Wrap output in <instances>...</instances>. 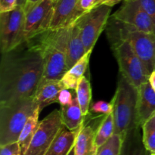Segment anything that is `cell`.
Wrapping results in <instances>:
<instances>
[{
  "instance_id": "cell-20",
  "label": "cell",
  "mask_w": 155,
  "mask_h": 155,
  "mask_svg": "<svg viewBox=\"0 0 155 155\" xmlns=\"http://www.w3.org/2000/svg\"><path fill=\"white\" fill-rule=\"evenodd\" d=\"M63 124L68 130L71 131H77L83 125L85 117L82 113L81 107L79 104L77 97L74 98L72 103L69 105L61 106Z\"/></svg>"
},
{
  "instance_id": "cell-8",
  "label": "cell",
  "mask_w": 155,
  "mask_h": 155,
  "mask_svg": "<svg viewBox=\"0 0 155 155\" xmlns=\"http://www.w3.org/2000/svg\"><path fill=\"white\" fill-rule=\"evenodd\" d=\"M111 7L101 5L82 15L74 24L79 27L86 52L93 49L110 18Z\"/></svg>"
},
{
  "instance_id": "cell-34",
  "label": "cell",
  "mask_w": 155,
  "mask_h": 155,
  "mask_svg": "<svg viewBox=\"0 0 155 155\" xmlns=\"http://www.w3.org/2000/svg\"><path fill=\"white\" fill-rule=\"evenodd\" d=\"M121 1H122V0H107V1L104 2L102 5H106L110 6V7L112 8L114 5L120 2Z\"/></svg>"
},
{
  "instance_id": "cell-37",
  "label": "cell",
  "mask_w": 155,
  "mask_h": 155,
  "mask_svg": "<svg viewBox=\"0 0 155 155\" xmlns=\"http://www.w3.org/2000/svg\"><path fill=\"white\" fill-rule=\"evenodd\" d=\"M68 155H75V153H74V148H72V150H71V152L69 153V154Z\"/></svg>"
},
{
  "instance_id": "cell-15",
  "label": "cell",
  "mask_w": 155,
  "mask_h": 155,
  "mask_svg": "<svg viewBox=\"0 0 155 155\" xmlns=\"http://www.w3.org/2000/svg\"><path fill=\"white\" fill-rule=\"evenodd\" d=\"M77 3L78 0H58L54 4L50 30L70 27Z\"/></svg>"
},
{
  "instance_id": "cell-26",
  "label": "cell",
  "mask_w": 155,
  "mask_h": 155,
  "mask_svg": "<svg viewBox=\"0 0 155 155\" xmlns=\"http://www.w3.org/2000/svg\"><path fill=\"white\" fill-rule=\"evenodd\" d=\"M95 5H96V0H78L76 11L71 21V25L74 24L82 15L94 8L95 7Z\"/></svg>"
},
{
  "instance_id": "cell-17",
  "label": "cell",
  "mask_w": 155,
  "mask_h": 155,
  "mask_svg": "<svg viewBox=\"0 0 155 155\" xmlns=\"http://www.w3.org/2000/svg\"><path fill=\"white\" fill-rule=\"evenodd\" d=\"M80 130L77 131H71L64 126L54 138L45 155L69 154L74 148L76 138Z\"/></svg>"
},
{
  "instance_id": "cell-19",
  "label": "cell",
  "mask_w": 155,
  "mask_h": 155,
  "mask_svg": "<svg viewBox=\"0 0 155 155\" xmlns=\"http://www.w3.org/2000/svg\"><path fill=\"white\" fill-rule=\"evenodd\" d=\"M92 51V50L87 51L80 61H78L72 68H70L65 73L61 80V82L63 84L64 89L76 90L79 82L84 76V74L89 66Z\"/></svg>"
},
{
  "instance_id": "cell-18",
  "label": "cell",
  "mask_w": 155,
  "mask_h": 155,
  "mask_svg": "<svg viewBox=\"0 0 155 155\" xmlns=\"http://www.w3.org/2000/svg\"><path fill=\"white\" fill-rule=\"evenodd\" d=\"M142 127L132 129L124 136L120 155H151L146 149L142 140Z\"/></svg>"
},
{
  "instance_id": "cell-9",
  "label": "cell",
  "mask_w": 155,
  "mask_h": 155,
  "mask_svg": "<svg viewBox=\"0 0 155 155\" xmlns=\"http://www.w3.org/2000/svg\"><path fill=\"white\" fill-rule=\"evenodd\" d=\"M64 127L61 110H53L39 122L24 155H45L54 138Z\"/></svg>"
},
{
  "instance_id": "cell-1",
  "label": "cell",
  "mask_w": 155,
  "mask_h": 155,
  "mask_svg": "<svg viewBox=\"0 0 155 155\" xmlns=\"http://www.w3.org/2000/svg\"><path fill=\"white\" fill-rule=\"evenodd\" d=\"M42 73L43 58L37 37L2 54L0 104L34 96Z\"/></svg>"
},
{
  "instance_id": "cell-21",
  "label": "cell",
  "mask_w": 155,
  "mask_h": 155,
  "mask_svg": "<svg viewBox=\"0 0 155 155\" xmlns=\"http://www.w3.org/2000/svg\"><path fill=\"white\" fill-rule=\"evenodd\" d=\"M40 111V109L38 107L33 112V114L28 118L22 131H21L19 139H18V143H19L20 148H21V155L25 154L26 151L28 149L29 145L31 142L32 139L37 130L39 124V116Z\"/></svg>"
},
{
  "instance_id": "cell-25",
  "label": "cell",
  "mask_w": 155,
  "mask_h": 155,
  "mask_svg": "<svg viewBox=\"0 0 155 155\" xmlns=\"http://www.w3.org/2000/svg\"><path fill=\"white\" fill-rule=\"evenodd\" d=\"M123 140L122 136L114 134L104 145L98 147L96 155H120Z\"/></svg>"
},
{
  "instance_id": "cell-33",
  "label": "cell",
  "mask_w": 155,
  "mask_h": 155,
  "mask_svg": "<svg viewBox=\"0 0 155 155\" xmlns=\"http://www.w3.org/2000/svg\"><path fill=\"white\" fill-rule=\"evenodd\" d=\"M39 1H40V0H27L25 6H24V11H25V12H27V11L29 10V9H30L32 6L34 5L35 4H36V3Z\"/></svg>"
},
{
  "instance_id": "cell-35",
  "label": "cell",
  "mask_w": 155,
  "mask_h": 155,
  "mask_svg": "<svg viewBox=\"0 0 155 155\" xmlns=\"http://www.w3.org/2000/svg\"><path fill=\"white\" fill-rule=\"evenodd\" d=\"M27 2V0H18V5L22 6V7L24 8Z\"/></svg>"
},
{
  "instance_id": "cell-5",
  "label": "cell",
  "mask_w": 155,
  "mask_h": 155,
  "mask_svg": "<svg viewBox=\"0 0 155 155\" xmlns=\"http://www.w3.org/2000/svg\"><path fill=\"white\" fill-rule=\"evenodd\" d=\"M107 27V37H117L130 44L151 74L155 68V34L145 33L110 17Z\"/></svg>"
},
{
  "instance_id": "cell-36",
  "label": "cell",
  "mask_w": 155,
  "mask_h": 155,
  "mask_svg": "<svg viewBox=\"0 0 155 155\" xmlns=\"http://www.w3.org/2000/svg\"><path fill=\"white\" fill-rule=\"evenodd\" d=\"M105 1H107V0H100V1H99V2H98V5H96V6H98V5H102V4H103V3H104V2H105ZM96 6H95V7H96Z\"/></svg>"
},
{
  "instance_id": "cell-39",
  "label": "cell",
  "mask_w": 155,
  "mask_h": 155,
  "mask_svg": "<svg viewBox=\"0 0 155 155\" xmlns=\"http://www.w3.org/2000/svg\"><path fill=\"white\" fill-rule=\"evenodd\" d=\"M54 2H57V1H58V0H54Z\"/></svg>"
},
{
  "instance_id": "cell-6",
  "label": "cell",
  "mask_w": 155,
  "mask_h": 155,
  "mask_svg": "<svg viewBox=\"0 0 155 155\" xmlns=\"http://www.w3.org/2000/svg\"><path fill=\"white\" fill-rule=\"evenodd\" d=\"M110 47L119 66L120 74L136 88L148 81L150 73L127 41L109 36Z\"/></svg>"
},
{
  "instance_id": "cell-38",
  "label": "cell",
  "mask_w": 155,
  "mask_h": 155,
  "mask_svg": "<svg viewBox=\"0 0 155 155\" xmlns=\"http://www.w3.org/2000/svg\"><path fill=\"white\" fill-rule=\"evenodd\" d=\"M99 1H100V0H96V5H95V6H96L97 5H98V3L99 2Z\"/></svg>"
},
{
  "instance_id": "cell-13",
  "label": "cell",
  "mask_w": 155,
  "mask_h": 155,
  "mask_svg": "<svg viewBox=\"0 0 155 155\" xmlns=\"http://www.w3.org/2000/svg\"><path fill=\"white\" fill-rule=\"evenodd\" d=\"M64 89L61 80H47L39 83L33 98L40 110L53 103H58L59 94Z\"/></svg>"
},
{
  "instance_id": "cell-11",
  "label": "cell",
  "mask_w": 155,
  "mask_h": 155,
  "mask_svg": "<svg viewBox=\"0 0 155 155\" xmlns=\"http://www.w3.org/2000/svg\"><path fill=\"white\" fill-rule=\"evenodd\" d=\"M111 17L141 31L155 34L154 23L139 0H124L121 7Z\"/></svg>"
},
{
  "instance_id": "cell-27",
  "label": "cell",
  "mask_w": 155,
  "mask_h": 155,
  "mask_svg": "<svg viewBox=\"0 0 155 155\" xmlns=\"http://www.w3.org/2000/svg\"><path fill=\"white\" fill-rule=\"evenodd\" d=\"M91 110L94 113L107 115L109 114L113 113L114 107L112 103L106 102L104 101H98L92 104Z\"/></svg>"
},
{
  "instance_id": "cell-40",
  "label": "cell",
  "mask_w": 155,
  "mask_h": 155,
  "mask_svg": "<svg viewBox=\"0 0 155 155\" xmlns=\"http://www.w3.org/2000/svg\"><path fill=\"white\" fill-rule=\"evenodd\" d=\"M151 155H155V154H151Z\"/></svg>"
},
{
  "instance_id": "cell-22",
  "label": "cell",
  "mask_w": 155,
  "mask_h": 155,
  "mask_svg": "<svg viewBox=\"0 0 155 155\" xmlns=\"http://www.w3.org/2000/svg\"><path fill=\"white\" fill-rule=\"evenodd\" d=\"M77 98L81 107L83 116L89 114L90 103L92 101V87L89 80L85 76L82 77L76 89Z\"/></svg>"
},
{
  "instance_id": "cell-31",
  "label": "cell",
  "mask_w": 155,
  "mask_h": 155,
  "mask_svg": "<svg viewBox=\"0 0 155 155\" xmlns=\"http://www.w3.org/2000/svg\"><path fill=\"white\" fill-rule=\"evenodd\" d=\"M18 5V0H0V13L15 9Z\"/></svg>"
},
{
  "instance_id": "cell-12",
  "label": "cell",
  "mask_w": 155,
  "mask_h": 155,
  "mask_svg": "<svg viewBox=\"0 0 155 155\" xmlns=\"http://www.w3.org/2000/svg\"><path fill=\"white\" fill-rule=\"evenodd\" d=\"M155 113V92L149 82L138 87L137 123L139 127Z\"/></svg>"
},
{
  "instance_id": "cell-23",
  "label": "cell",
  "mask_w": 155,
  "mask_h": 155,
  "mask_svg": "<svg viewBox=\"0 0 155 155\" xmlns=\"http://www.w3.org/2000/svg\"><path fill=\"white\" fill-rule=\"evenodd\" d=\"M114 129L115 125L113 113L105 115L101 120L96 130L95 142L98 148L104 145L111 138V136L114 134Z\"/></svg>"
},
{
  "instance_id": "cell-16",
  "label": "cell",
  "mask_w": 155,
  "mask_h": 155,
  "mask_svg": "<svg viewBox=\"0 0 155 155\" xmlns=\"http://www.w3.org/2000/svg\"><path fill=\"white\" fill-rule=\"evenodd\" d=\"M86 53L79 27L76 24L69 27V36L67 45V68L68 71L80 61Z\"/></svg>"
},
{
  "instance_id": "cell-10",
  "label": "cell",
  "mask_w": 155,
  "mask_h": 155,
  "mask_svg": "<svg viewBox=\"0 0 155 155\" xmlns=\"http://www.w3.org/2000/svg\"><path fill=\"white\" fill-rule=\"evenodd\" d=\"M55 2L40 0L25 12V41L31 40L50 30Z\"/></svg>"
},
{
  "instance_id": "cell-41",
  "label": "cell",
  "mask_w": 155,
  "mask_h": 155,
  "mask_svg": "<svg viewBox=\"0 0 155 155\" xmlns=\"http://www.w3.org/2000/svg\"><path fill=\"white\" fill-rule=\"evenodd\" d=\"M154 70H155V68H154Z\"/></svg>"
},
{
  "instance_id": "cell-14",
  "label": "cell",
  "mask_w": 155,
  "mask_h": 155,
  "mask_svg": "<svg viewBox=\"0 0 155 155\" xmlns=\"http://www.w3.org/2000/svg\"><path fill=\"white\" fill-rule=\"evenodd\" d=\"M97 129L91 124H84L80 128L74 144L75 155H96L98 146L95 142Z\"/></svg>"
},
{
  "instance_id": "cell-3",
  "label": "cell",
  "mask_w": 155,
  "mask_h": 155,
  "mask_svg": "<svg viewBox=\"0 0 155 155\" xmlns=\"http://www.w3.org/2000/svg\"><path fill=\"white\" fill-rule=\"evenodd\" d=\"M137 98L138 88L120 74L111 103L114 107V134L120 135L123 139L130 130L139 127L137 123Z\"/></svg>"
},
{
  "instance_id": "cell-29",
  "label": "cell",
  "mask_w": 155,
  "mask_h": 155,
  "mask_svg": "<svg viewBox=\"0 0 155 155\" xmlns=\"http://www.w3.org/2000/svg\"><path fill=\"white\" fill-rule=\"evenodd\" d=\"M144 10L147 12L155 26V0H139Z\"/></svg>"
},
{
  "instance_id": "cell-32",
  "label": "cell",
  "mask_w": 155,
  "mask_h": 155,
  "mask_svg": "<svg viewBox=\"0 0 155 155\" xmlns=\"http://www.w3.org/2000/svg\"><path fill=\"white\" fill-rule=\"evenodd\" d=\"M148 82H149L151 87L153 88V89H154L155 92V70H154L151 73V74H150L149 78H148Z\"/></svg>"
},
{
  "instance_id": "cell-30",
  "label": "cell",
  "mask_w": 155,
  "mask_h": 155,
  "mask_svg": "<svg viewBox=\"0 0 155 155\" xmlns=\"http://www.w3.org/2000/svg\"><path fill=\"white\" fill-rule=\"evenodd\" d=\"M73 98L72 93L69 89H64L61 91L58 97V103L61 104V106L69 105L72 103Z\"/></svg>"
},
{
  "instance_id": "cell-28",
  "label": "cell",
  "mask_w": 155,
  "mask_h": 155,
  "mask_svg": "<svg viewBox=\"0 0 155 155\" xmlns=\"http://www.w3.org/2000/svg\"><path fill=\"white\" fill-rule=\"evenodd\" d=\"M0 155H21L18 142L0 146Z\"/></svg>"
},
{
  "instance_id": "cell-7",
  "label": "cell",
  "mask_w": 155,
  "mask_h": 155,
  "mask_svg": "<svg viewBox=\"0 0 155 155\" xmlns=\"http://www.w3.org/2000/svg\"><path fill=\"white\" fill-rule=\"evenodd\" d=\"M24 8L17 5L12 11L0 13V48L1 53L8 52L25 42Z\"/></svg>"
},
{
  "instance_id": "cell-2",
  "label": "cell",
  "mask_w": 155,
  "mask_h": 155,
  "mask_svg": "<svg viewBox=\"0 0 155 155\" xmlns=\"http://www.w3.org/2000/svg\"><path fill=\"white\" fill-rule=\"evenodd\" d=\"M69 27L49 30L36 36L42 48L43 73L41 82L61 80L67 68V45Z\"/></svg>"
},
{
  "instance_id": "cell-4",
  "label": "cell",
  "mask_w": 155,
  "mask_h": 155,
  "mask_svg": "<svg viewBox=\"0 0 155 155\" xmlns=\"http://www.w3.org/2000/svg\"><path fill=\"white\" fill-rule=\"evenodd\" d=\"M37 107L33 97L0 104V146L18 142L26 122Z\"/></svg>"
},
{
  "instance_id": "cell-24",
  "label": "cell",
  "mask_w": 155,
  "mask_h": 155,
  "mask_svg": "<svg viewBox=\"0 0 155 155\" xmlns=\"http://www.w3.org/2000/svg\"><path fill=\"white\" fill-rule=\"evenodd\" d=\"M142 140L146 149L155 154V113L142 126Z\"/></svg>"
}]
</instances>
